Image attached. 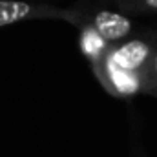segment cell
Masks as SVG:
<instances>
[{
    "label": "cell",
    "instance_id": "cell-1",
    "mask_svg": "<svg viewBox=\"0 0 157 157\" xmlns=\"http://www.w3.org/2000/svg\"><path fill=\"white\" fill-rule=\"evenodd\" d=\"M28 20H64L82 26L84 9L60 7L39 0H0V28Z\"/></svg>",
    "mask_w": 157,
    "mask_h": 157
},
{
    "label": "cell",
    "instance_id": "cell-2",
    "mask_svg": "<svg viewBox=\"0 0 157 157\" xmlns=\"http://www.w3.org/2000/svg\"><path fill=\"white\" fill-rule=\"evenodd\" d=\"M82 28L95 33L108 46H115L130 39L135 26L126 13L119 9H110V7H99L91 13L84 11Z\"/></svg>",
    "mask_w": 157,
    "mask_h": 157
},
{
    "label": "cell",
    "instance_id": "cell-3",
    "mask_svg": "<svg viewBox=\"0 0 157 157\" xmlns=\"http://www.w3.org/2000/svg\"><path fill=\"white\" fill-rule=\"evenodd\" d=\"M95 73L99 75L104 88L119 97H128L135 93H144V77L141 73H132L126 70H121L112 62V59L106 53V48L93 59Z\"/></svg>",
    "mask_w": 157,
    "mask_h": 157
},
{
    "label": "cell",
    "instance_id": "cell-4",
    "mask_svg": "<svg viewBox=\"0 0 157 157\" xmlns=\"http://www.w3.org/2000/svg\"><path fill=\"white\" fill-rule=\"evenodd\" d=\"M106 53L112 59V62L119 66L121 70L141 73L144 77L150 66V60L155 53V48L144 39H128L121 44L108 46Z\"/></svg>",
    "mask_w": 157,
    "mask_h": 157
},
{
    "label": "cell",
    "instance_id": "cell-5",
    "mask_svg": "<svg viewBox=\"0 0 157 157\" xmlns=\"http://www.w3.org/2000/svg\"><path fill=\"white\" fill-rule=\"evenodd\" d=\"M110 6H115L122 13H157V0H112Z\"/></svg>",
    "mask_w": 157,
    "mask_h": 157
},
{
    "label": "cell",
    "instance_id": "cell-6",
    "mask_svg": "<svg viewBox=\"0 0 157 157\" xmlns=\"http://www.w3.org/2000/svg\"><path fill=\"white\" fill-rule=\"evenodd\" d=\"M144 93L157 95V48L152 60H150V66L144 73Z\"/></svg>",
    "mask_w": 157,
    "mask_h": 157
},
{
    "label": "cell",
    "instance_id": "cell-7",
    "mask_svg": "<svg viewBox=\"0 0 157 157\" xmlns=\"http://www.w3.org/2000/svg\"><path fill=\"white\" fill-rule=\"evenodd\" d=\"M101 4H108V2H112V0H99Z\"/></svg>",
    "mask_w": 157,
    "mask_h": 157
},
{
    "label": "cell",
    "instance_id": "cell-8",
    "mask_svg": "<svg viewBox=\"0 0 157 157\" xmlns=\"http://www.w3.org/2000/svg\"><path fill=\"white\" fill-rule=\"evenodd\" d=\"M155 97H157V95H155Z\"/></svg>",
    "mask_w": 157,
    "mask_h": 157
}]
</instances>
